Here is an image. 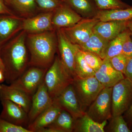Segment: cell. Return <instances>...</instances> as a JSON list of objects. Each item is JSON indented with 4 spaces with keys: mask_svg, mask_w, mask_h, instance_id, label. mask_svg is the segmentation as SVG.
<instances>
[{
    "mask_svg": "<svg viewBox=\"0 0 132 132\" xmlns=\"http://www.w3.org/2000/svg\"><path fill=\"white\" fill-rule=\"evenodd\" d=\"M132 103V81L125 77L112 87V117L122 115Z\"/></svg>",
    "mask_w": 132,
    "mask_h": 132,
    "instance_id": "4",
    "label": "cell"
},
{
    "mask_svg": "<svg viewBox=\"0 0 132 132\" xmlns=\"http://www.w3.org/2000/svg\"><path fill=\"white\" fill-rule=\"evenodd\" d=\"M58 47L61 61L66 70L73 79L76 78L75 73L76 54L79 46L75 45L68 39L61 29L57 32Z\"/></svg>",
    "mask_w": 132,
    "mask_h": 132,
    "instance_id": "9",
    "label": "cell"
},
{
    "mask_svg": "<svg viewBox=\"0 0 132 132\" xmlns=\"http://www.w3.org/2000/svg\"><path fill=\"white\" fill-rule=\"evenodd\" d=\"M75 120L69 113L62 109L51 125L38 132H73Z\"/></svg>",
    "mask_w": 132,
    "mask_h": 132,
    "instance_id": "19",
    "label": "cell"
},
{
    "mask_svg": "<svg viewBox=\"0 0 132 132\" xmlns=\"http://www.w3.org/2000/svg\"><path fill=\"white\" fill-rule=\"evenodd\" d=\"M99 21L95 17L82 19L73 26L61 29L72 43L80 46L88 40L94 32L95 26Z\"/></svg>",
    "mask_w": 132,
    "mask_h": 132,
    "instance_id": "8",
    "label": "cell"
},
{
    "mask_svg": "<svg viewBox=\"0 0 132 132\" xmlns=\"http://www.w3.org/2000/svg\"><path fill=\"white\" fill-rule=\"evenodd\" d=\"M0 69L4 72V66L3 62L1 56V50L0 48Z\"/></svg>",
    "mask_w": 132,
    "mask_h": 132,
    "instance_id": "40",
    "label": "cell"
},
{
    "mask_svg": "<svg viewBox=\"0 0 132 132\" xmlns=\"http://www.w3.org/2000/svg\"><path fill=\"white\" fill-rule=\"evenodd\" d=\"M127 28L132 33V19L127 21Z\"/></svg>",
    "mask_w": 132,
    "mask_h": 132,
    "instance_id": "38",
    "label": "cell"
},
{
    "mask_svg": "<svg viewBox=\"0 0 132 132\" xmlns=\"http://www.w3.org/2000/svg\"></svg>",
    "mask_w": 132,
    "mask_h": 132,
    "instance_id": "42",
    "label": "cell"
},
{
    "mask_svg": "<svg viewBox=\"0 0 132 132\" xmlns=\"http://www.w3.org/2000/svg\"></svg>",
    "mask_w": 132,
    "mask_h": 132,
    "instance_id": "43",
    "label": "cell"
},
{
    "mask_svg": "<svg viewBox=\"0 0 132 132\" xmlns=\"http://www.w3.org/2000/svg\"><path fill=\"white\" fill-rule=\"evenodd\" d=\"M53 102L50 97L44 80L32 96L31 107L28 113L29 124L33 122L42 112Z\"/></svg>",
    "mask_w": 132,
    "mask_h": 132,
    "instance_id": "11",
    "label": "cell"
},
{
    "mask_svg": "<svg viewBox=\"0 0 132 132\" xmlns=\"http://www.w3.org/2000/svg\"><path fill=\"white\" fill-rule=\"evenodd\" d=\"M131 37L132 38V33H131Z\"/></svg>",
    "mask_w": 132,
    "mask_h": 132,
    "instance_id": "41",
    "label": "cell"
},
{
    "mask_svg": "<svg viewBox=\"0 0 132 132\" xmlns=\"http://www.w3.org/2000/svg\"><path fill=\"white\" fill-rule=\"evenodd\" d=\"M24 34L20 35L14 43L5 50L1 55L4 66L5 80L9 84L19 78L26 71L27 53Z\"/></svg>",
    "mask_w": 132,
    "mask_h": 132,
    "instance_id": "2",
    "label": "cell"
},
{
    "mask_svg": "<svg viewBox=\"0 0 132 132\" xmlns=\"http://www.w3.org/2000/svg\"><path fill=\"white\" fill-rule=\"evenodd\" d=\"M121 53L128 59L132 58V38L130 31L123 43Z\"/></svg>",
    "mask_w": 132,
    "mask_h": 132,
    "instance_id": "34",
    "label": "cell"
},
{
    "mask_svg": "<svg viewBox=\"0 0 132 132\" xmlns=\"http://www.w3.org/2000/svg\"><path fill=\"white\" fill-rule=\"evenodd\" d=\"M53 15L52 12H48L26 19L23 22L22 28L32 34L51 31L53 27L52 23Z\"/></svg>",
    "mask_w": 132,
    "mask_h": 132,
    "instance_id": "16",
    "label": "cell"
},
{
    "mask_svg": "<svg viewBox=\"0 0 132 132\" xmlns=\"http://www.w3.org/2000/svg\"><path fill=\"white\" fill-rule=\"evenodd\" d=\"M129 31V30L127 29L117 37L109 41L105 59L109 60L121 54L123 43Z\"/></svg>",
    "mask_w": 132,
    "mask_h": 132,
    "instance_id": "25",
    "label": "cell"
},
{
    "mask_svg": "<svg viewBox=\"0 0 132 132\" xmlns=\"http://www.w3.org/2000/svg\"><path fill=\"white\" fill-rule=\"evenodd\" d=\"M73 79L64 68L60 58L56 57L47 71L44 81L50 95L53 100L72 84Z\"/></svg>",
    "mask_w": 132,
    "mask_h": 132,
    "instance_id": "3",
    "label": "cell"
},
{
    "mask_svg": "<svg viewBox=\"0 0 132 132\" xmlns=\"http://www.w3.org/2000/svg\"><path fill=\"white\" fill-rule=\"evenodd\" d=\"M4 81H5V77L4 72L0 69V84H2Z\"/></svg>",
    "mask_w": 132,
    "mask_h": 132,
    "instance_id": "39",
    "label": "cell"
},
{
    "mask_svg": "<svg viewBox=\"0 0 132 132\" xmlns=\"http://www.w3.org/2000/svg\"><path fill=\"white\" fill-rule=\"evenodd\" d=\"M109 42L94 32L86 42L79 46L82 50L92 52L104 60Z\"/></svg>",
    "mask_w": 132,
    "mask_h": 132,
    "instance_id": "21",
    "label": "cell"
},
{
    "mask_svg": "<svg viewBox=\"0 0 132 132\" xmlns=\"http://www.w3.org/2000/svg\"><path fill=\"white\" fill-rule=\"evenodd\" d=\"M75 71L76 78L81 79L94 76L95 73L85 61L79 46L76 54Z\"/></svg>",
    "mask_w": 132,
    "mask_h": 132,
    "instance_id": "24",
    "label": "cell"
},
{
    "mask_svg": "<svg viewBox=\"0 0 132 132\" xmlns=\"http://www.w3.org/2000/svg\"><path fill=\"white\" fill-rule=\"evenodd\" d=\"M107 124V120L101 123L95 121L85 112L81 117L76 120L73 132H104Z\"/></svg>",
    "mask_w": 132,
    "mask_h": 132,
    "instance_id": "23",
    "label": "cell"
},
{
    "mask_svg": "<svg viewBox=\"0 0 132 132\" xmlns=\"http://www.w3.org/2000/svg\"><path fill=\"white\" fill-rule=\"evenodd\" d=\"M37 6L41 9L52 12L55 10L62 3L61 0H36Z\"/></svg>",
    "mask_w": 132,
    "mask_h": 132,
    "instance_id": "33",
    "label": "cell"
},
{
    "mask_svg": "<svg viewBox=\"0 0 132 132\" xmlns=\"http://www.w3.org/2000/svg\"><path fill=\"white\" fill-rule=\"evenodd\" d=\"M98 10H109L119 9H126L130 6L121 0H94Z\"/></svg>",
    "mask_w": 132,
    "mask_h": 132,
    "instance_id": "28",
    "label": "cell"
},
{
    "mask_svg": "<svg viewBox=\"0 0 132 132\" xmlns=\"http://www.w3.org/2000/svg\"><path fill=\"white\" fill-rule=\"evenodd\" d=\"M129 59L121 53L112 57L109 60L111 65L114 69L124 75Z\"/></svg>",
    "mask_w": 132,
    "mask_h": 132,
    "instance_id": "31",
    "label": "cell"
},
{
    "mask_svg": "<svg viewBox=\"0 0 132 132\" xmlns=\"http://www.w3.org/2000/svg\"><path fill=\"white\" fill-rule=\"evenodd\" d=\"M107 129L109 132H131L127 123L122 115L112 117Z\"/></svg>",
    "mask_w": 132,
    "mask_h": 132,
    "instance_id": "27",
    "label": "cell"
},
{
    "mask_svg": "<svg viewBox=\"0 0 132 132\" xmlns=\"http://www.w3.org/2000/svg\"><path fill=\"white\" fill-rule=\"evenodd\" d=\"M55 11L52 23L53 26L59 29L72 27L82 19V16L63 2Z\"/></svg>",
    "mask_w": 132,
    "mask_h": 132,
    "instance_id": "12",
    "label": "cell"
},
{
    "mask_svg": "<svg viewBox=\"0 0 132 132\" xmlns=\"http://www.w3.org/2000/svg\"><path fill=\"white\" fill-rule=\"evenodd\" d=\"M72 84L84 110L90 106L104 88L95 76L84 79L76 78Z\"/></svg>",
    "mask_w": 132,
    "mask_h": 132,
    "instance_id": "5",
    "label": "cell"
},
{
    "mask_svg": "<svg viewBox=\"0 0 132 132\" xmlns=\"http://www.w3.org/2000/svg\"><path fill=\"white\" fill-rule=\"evenodd\" d=\"M20 21L17 18L6 17L0 19V37L7 38L17 28Z\"/></svg>",
    "mask_w": 132,
    "mask_h": 132,
    "instance_id": "26",
    "label": "cell"
},
{
    "mask_svg": "<svg viewBox=\"0 0 132 132\" xmlns=\"http://www.w3.org/2000/svg\"><path fill=\"white\" fill-rule=\"evenodd\" d=\"M124 113L128 127L130 130L132 129V103L128 109Z\"/></svg>",
    "mask_w": 132,
    "mask_h": 132,
    "instance_id": "35",
    "label": "cell"
},
{
    "mask_svg": "<svg viewBox=\"0 0 132 132\" xmlns=\"http://www.w3.org/2000/svg\"><path fill=\"white\" fill-rule=\"evenodd\" d=\"M53 100L62 109L69 113L75 120L85 113L72 84L65 88Z\"/></svg>",
    "mask_w": 132,
    "mask_h": 132,
    "instance_id": "10",
    "label": "cell"
},
{
    "mask_svg": "<svg viewBox=\"0 0 132 132\" xmlns=\"http://www.w3.org/2000/svg\"><path fill=\"white\" fill-rule=\"evenodd\" d=\"M17 10L22 13H29L37 6L36 0H6Z\"/></svg>",
    "mask_w": 132,
    "mask_h": 132,
    "instance_id": "29",
    "label": "cell"
},
{
    "mask_svg": "<svg viewBox=\"0 0 132 132\" xmlns=\"http://www.w3.org/2000/svg\"><path fill=\"white\" fill-rule=\"evenodd\" d=\"M29 48L31 55L30 64L47 68L54 58L57 47L56 37L49 31L29 36Z\"/></svg>",
    "mask_w": 132,
    "mask_h": 132,
    "instance_id": "1",
    "label": "cell"
},
{
    "mask_svg": "<svg viewBox=\"0 0 132 132\" xmlns=\"http://www.w3.org/2000/svg\"><path fill=\"white\" fill-rule=\"evenodd\" d=\"M32 96L19 88L10 85L0 84V100H7L18 104L28 113L31 107Z\"/></svg>",
    "mask_w": 132,
    "mask_h": 132,
    "instance_id": "14",
    "label": "cell"
},
{
    "mask_svg": "<svg viewBox=\"0 0 132 132\" xmlns=\"http://www.w3.org/2000/svg\"><path fill=\"white\" fill-rule=\"evenodd\" d=\"M62 110L60 105L53 100L52 105L29 124L27 128L31 132H38L41 129L51 125Z\"/></svg>",
    "mask_w": 132,
    "mask_h": 132,
    "instance_id": "17",
    "label": "cell"
},
{
    "mask_svg": "<svg viewBox=\"0 0 132 132\" xmlns=\"http://www.w3.org/2000/svg\"><path fill=\"white\" fill-rule=\"evenodd\" d=\"M47 71V68L34 66L26 70L10 85L32 96L44 80Z\"/></svg>",
    "mask_w": 132,
    "mask_h": 132,
    "instance_id": "7",
    "label": "cell"
},
{
    "mask_svg": "<svg viewBox=\"0 0 132 132\" xmlns=\"http://www.w3.org/2000/svg\"><path fill=\"white\" fill-rule=\"evenodd\" d=\"M95 18L100 21H128L132 19V6L126 9L98 10Z\"/></svg>",
    "mask_w": 132,
    "mask_h": 132,
    "instance_id": "22",
    "label": "cell"
},
{
    "mask_svg": "<svg viewBox=\"0 0 132 132\" xmlns=\"http://www.w3.org/2000/svg\"><path fill=\"white\" fill-rule=\"evenodd\" d=\"M80 50L85 61L91 68L95 72H97L101 67L103 60L92 52Z\"/></svg>",
    "mask_w": 132,
    "mask_h": 132,
    "instance_id": "30",
    "label": "cell"
},
{
    "mask_svg": "<svg viewBox=\"0 0 132 132\" xmlns=\"http://www.w3.org/2000/svg\"><path fill=\"white\" fill-rule=\"evenodd\" d=\"M2 110L0 117L9 122L23 126L28 121V113L18 104L10 101H1Z\"/></svg>",
    "mask_w": 132,
    "mask_h": 132,
    "instance_id": "13",
    "label": "cell"
},
{
    "mask_svg": "<svg viewBox=\"0 0 132 132\" xmlns=\"http://www.w3.org/2000/svg\"><path fill=\"white\" fill-rule=\"evenodd\" d=\"M0 132H31L22 126L12 124L0 117Z\"/></svg>",
    "mask_w": 132,
    "mask_h": 132,
    "instance_id": "32",
    "label": "cell"
},
{
    "mask_svg": "<svg viewBox=\"0 0 132 132\" xmlns=\"http://www.w3.org/2000/svg\"><path fill=\"white\" fill-rule=\"evenodd\" d=\"M10 14L4 4L3 0H0V14Z\"/></svg>",
    "mask_w": 132,
    "mask_h": 132,
    "instance_id": "37",
    "label": "cell"
},
{
    "mask_svg": "<svg viewBox=\"0 0 132 132\" xmlns=\"http://www.w3.org/2000/svg\"><path fill=\"white\" fill-rule=\"evenodd\" d=\"M124 75L132 81V58L128 60Z\"/></svg>",
    "mask_w": 132,
    "mask_h": 132,
    "instance_id": "36",
    "label": "cell"
},
{
    "mask_svg": "<svg viewBox=\"0 0 132 132\" xmlns=\"http://www.w3.org/2000/svg\"><path fill=\"white\" fill-rule=\"evenodd\" d=\"M95 76L104 87H113L125 78V75L113 67L109 60L105 59Z\"/></svg>",
    "mask_w": 132,
    "mask_h": 132,
    "instance_id": "15",
    "label": "cell"
},
{
    "mask_svg": "<svg viewBox=\"0 0 132 132\" xmlns=\"http://www.w3.org/2000/svg\"><path fill=\"white\" fill-rule=\"evenodd\" d=\"M127 21H99L95 26L94 32L110 41L127 29Z\"/></svg>",
    "mask_w": 132,
    "mask_h": 132,
    "instance_id": "18",
    "label": "cell"
},
{
    "mask_svg": "<svg viewBox=\"0 0 132 132\" xmlns=\"http://www.w3.org/2000/svg\"><path fill=\"white\" fill-rule=\"evenodd\" d=\"M112 87H104L86 113L93 120L101 123L111 119Z\"/></svg>",
    "mask_w": 132,
    "mask_h": 132,
    "instance_id": "6",
    "label": "cell"
},
{
    "mask_svg": "<svg viewBox=\"0 0 132 132\" xmlns=\"http://www.w3.org/2000/svg\"><path fill=\"white\" fill-rule=\"evenodd\" d=\"M84 19L93 18L98 10L94 0H62Z\"/></svg>",
    "mask_w": 132,
    "mask_h": 132,
    "instance_id": "20",
    "label": "cell"
}]
</instances>
